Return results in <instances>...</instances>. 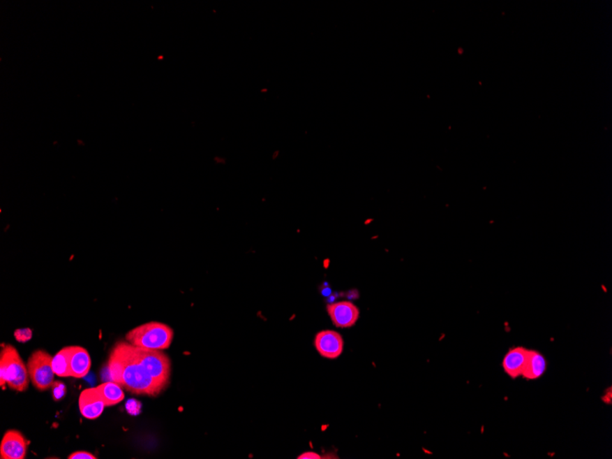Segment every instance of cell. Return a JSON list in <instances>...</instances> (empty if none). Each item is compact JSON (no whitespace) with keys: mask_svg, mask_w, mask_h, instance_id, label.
<instances>
[{"mask_svg":"<svg viewBox=\"0 0 612 459\" xmlns=\"http://www.w3.org/2000/svg\"><path fill=\"white\" fill-rule=\"evenodd\" d=\"M111 381L130 393L156 397L165 389L149 374L135 354L133 345L119 341L111 350L107 362Z\"/></svg>","mask_w":612,"mask_h":459,"instance_id":"6da1fadb","label":"cell"},{"mask_svg":"<svg viewBox=\"0 0 612 459\" xmlns=\"http://www.w3.org/2000/svg\"><path fill=\"white\" fill-rule=\"evenodd\" d=\"M27 365L24 364L15 347L2 344L0 352V386L23 393L30 384Z\"/></svg>","mask_w":612,"mask_h":459,"instance_id":"7a4b0ae2","label":"cell"},{"mask_svg":"<svg viewBox=\"0 0 612 459\" xmlns=\"http://www.w3.org/2000/svg\"><path fill=\"white\" fill-rule=\"evenodd\" d=\"M174 337L171 326L161 322L142 323L126 334L125 340L137 348L163 350L170 348Z\"/></svg>","mask_w":612,"mask_h":459,"instance_id":"3957f363","label":"cell"},{"mask_svg":"<svg viewBox=\"0 0 612 459\" xmlns=\"http://www.w3.org/2000/svg\"><path fill=\"white\" fill-rule=\"evenodd\" d=\"M135 354L152 379L166 389L171 379L172 365L168 356L162 350L137 348L133 346Z\"/></svg>","mask_w":612,"mask_h":459,"instance_id":"277c9868","label":"cell"},{"mask_svg":"<svg viewBox=\"0 0 612 459\" xmlns=\"http://www.w3.org/2000/svg\"><path fill=\"white\" fill-rule=\"evenodd\" d=\"M54 357L45 350L38 349L31 353L27 362L29 375L35 389L45 391L51 389L55 373L52 370Z\"/></svg>","mask_w":612,"mask_h":459,"instance_id":"5b68a950","label":"cell"},{"mask_svg":"<svg viewBox=\"0 0 612 459\" xmlns=\"http://www.w3.org/2000/svg\"><path fill=\"white\" fill-rule=\"evenodd\" d=\"M30 441L20 431L8 430L0 445V458L24 459L27 456Z\"/></svg>","mask_w":612,"mask_h":459,"instance_id":"8992f818","label":"cell"},{"mask_svg":"<svg viewBox=\"0 0 612 459\" xmlns=\"http://www.w3.org/2000/svg\"><path fill=\"white\" fill-rule=\"evenodd\" d=\"M327 310L336 328H352L359 319V309L351 302L334 303L327 306Z\"/></svg>","mask_w":612,"mask_h":459,"instance_id":"52a82bcc","label":"cell"},{"mask_svg":"<svg viewBox=\"0 0 612 459\" xmlns=\"http://www.w3.org/2000/svg\"><path fill=\"white\" fill-rule=\"evenodd\" d=\"M315 347L322 357L336 360L343 353V337L334 330L320 331L315 335Z\"/></svg>","mask_w":612,"mask_h":459,"instance_id":"ba28073f","label":"cell"},{"mask_svg":"<svg viewBox=\"0 0 612 459\" xmlns=\"http://www.w3.org/2000/svg\"><path fill=\"white\" fill-rule=\"evenodd\" d=\"M78 405L82 416L89 420L100 417L105 407L103 399L96 388H89L82 391L79 396Z\"/></svg>","mask_w":612,"mask_h":459,"instance_id":"9c48e42d","label":"cell"},{"mask_svg":"<svg viewBox=\"0 0 612 459\" xmlns=\"http://www.w3.org/2000/svg\"><path fill=\"white\" fill-rule=\"evenodd\" d=\"M529 349L523 347L509 349L502 360V367L506 374L512 379L522 377L528 358Z\"/></svg>","mask_w":612,"mask_h":459,"instance_id":"30bf717a","label":"cell"},{"mask_svg":"<svg viewBox=\"0 0 612 459\" xmlns=\"http://www.w3.org/2000/svg\"><path fill=\"white\" fill-rule=\"evenodd\" d=\"M91 358L89 351L83 347L71 346L70 352V370L71 377L82 379L89 374L91 369Z\"/></svg>","mask_w":612,"mask_h":459,"instance_id":"8fae6325","label":"cell"},{"mask_svg":"<svg viewBox=\"0 0 612 459\" xmlns=\"http://www.w3.org/2000/svg\"><path fill=\"white\" fill-rule=\"evenodd\" d=\"M547 370V361L546 357L537 350L529 349L528 358L524 369V379L528 381H534V379H540L543 377Z\"/></svg>","mask_w":612,"mask_h":459,"instance_id":"7c38bea8","label":"cell"},{"mask_svg":"<svg viewBox=\"0 0 612 459\" xmlns=\"http://www.w3.org/2000/svg\"><path fill=\"white\" fill-rule=\"evenodd\" d=\"M105 405V407H111L120 404L125 399L123 388L112 381L104 382L96 387Z\"/></svg>","mask_w":612,"mask_h":459,"instance_id":"4fadbf2b","label":"cell"},{"mask_svg":"<svg viewBox=\"0 0 612 459\" xmlns=\"http://www.w3.org/2000/svg\"><path fill=\"white\" fill-rule=\"evenodd\" d=\"M70 352H71V347H66L57 353L54 360H52V370H54L55 375L61 377V378L71 377Z\"/></svg>","mask_w":612,"mask_h":459,"instance_id":"5bb4252c","label":"cell"},{"mask_svg":"<svg viewBox=\"0 0 612 459\" xmlns=\"http://www.w3.org/2000/svg\"><path fill=\"white\" fill-rule=\"evenodd\" d=\"M54 401H60L66 394V386L61 381H54L51 388Z\"/></svg>","mask_w":612,"mask_h":459,"instance_id":"9a60e30c","label":"cell"},{"mask_svg":"<svg viewBox=\"0 0 612 459\" xmlns=\"http://www.w3.org/2000/svg\"><path fill=\"white\" fill-rule=\"evenodd\" d=\"M126 409H127L128 413L131 414V416H137L140 413V410H142V404L137 401V400H128L127 404H126Z\"/></svg>","mask_w":612,"mask_h":459,"instance_id":"2e32d148","label":"cell"},{"mask_svg":"<svg viewBox=\"0 0 612 459\" xmlns=\"http://www.w3.org/2000/svg\"><path fill=\"white\" fill-rule=\"evenodd\" d=\"M16 340L19 341V342L25 343L27 341L30 340L32 337V332L31 329L25 328V329H19L17 330L15 333Z\"/></svg>","mask_w":612,"mask_h":459,"instance_id":"e0dca14e","label":"cell"},{"mask_svg":"<svg viewBox=\"0 0 612 459\" xmlns=\"http://www.w3.org/2000/svg\"><path fill=\"white\" fill-rule=\"evenodd\" d=\"M95 455L87 451H76L70 455L68 459H96Z\"/></svg>","mask_w":612,"mask_h":459,"instance_id":"ac0fdd59","label":"cell"},{"mask_svg":"<svg viewBox=\"0 0 612 459\" xmlns=\"http://www.w3.org/2000/svg\"><path fill=\"white\" fill-rule=\"evenodd\" d=\"M298 459H320L321 456L316 454L315 452H306L299 456Z\"/></svg>","mask_w":612,"mask_h":459,"instance_id":"d6986e66","label":"cell"},{"mask_svg":"<svg viewBox=\"0 0 612 459\" xmlns=\"http://www.w3.org/2000/svg\"><path fill=\"white\" fill-rule=\"evenodd\" d=\"M611 399H612V393H611V388H610V390H609V391H607V393H606L605 395L602 397V401L604 402L605 404L611 405Z\"/></svg>","mask_w":612,"mask_h":459,"instance_id":"ffe728a7","label":"cell"}]
</instances>
